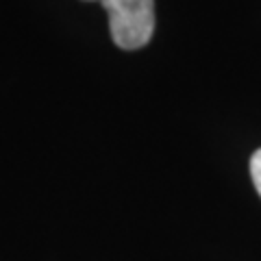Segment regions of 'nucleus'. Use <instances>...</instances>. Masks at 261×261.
<instances>
[{
    "mask_svg": "<svg viewBox=\"0 0 261 261\" xmlns=\"http://www.w3.org/2000/svg\"><path fill=\"white\" fill-rule=\"evenodd\" d=\"M109 13L113 44L122 50H137L154 33V0H98Z\"/></svg>",
    "mask_w": 261,
    "mask_h": 261,
    "instance_id": "nucleus-1",
    "label": "nucleus"
},
{
    "mask_svg": "<svg viewBox=\"0 0 261 261\" xmlns=\"http://www.w3.org/2000/svg\"><path fill=\"white\" fill-rule=\"evenodd\" d=\"M250 176L252 183H255V190L261 196V148L250 157Z\"/></svg>",
    "mask_w": 261,
    "mask_h": 261,
    "instance_id": "nucleus-2",
    "label": "nucleus"
}]
</instances>
